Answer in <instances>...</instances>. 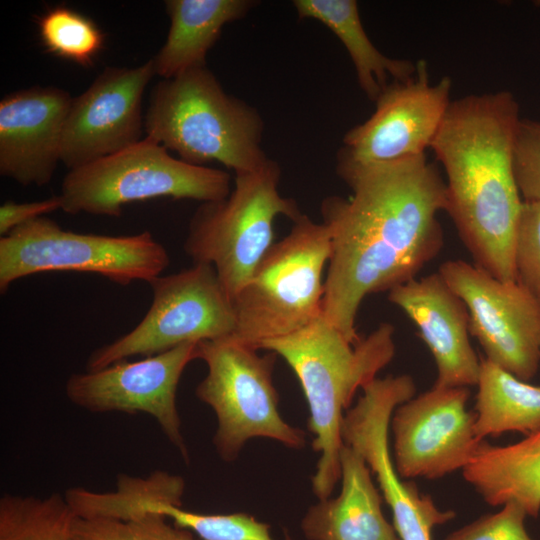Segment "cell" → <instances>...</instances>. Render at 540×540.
<instances>
[{
  "instance_id": "obj_1",
  "label": "cell",
  "mask_w": 540,
  "mask_h": 540,
  "mask_svg": "<svg viewBox=\"0 0 540 540\" xmlns=\"http://www.w3.org/2000/svg\"><path fill=\"white\" fill-rule=\"evenodd\" d=\"M336 172L352 194L321 203L331 235L322 314L355 343L363 299L416 278L439 254L446 184L425 154L370 165L337 160Z\"/></svg>"
},
{
  "instance_id": "obj_2",
  "label": "cell",
  "mask_w": 540,
  "mask_h": 540,
  "mask_svg": "<svg viewBox=\"0 0 540 540\" xmlns=\"http://www.w3.org/2000/svg\"><path fill=\"white\" fill-rule=\"evenodd\" d=\"M520 108L509 91L452 100L431 149L447 177L444 211L474 264L517 281L514 244L522 207L514 145Z\"/></svg>"
},
{
  "instance_id": "obj_3",
  "label": "cell",
  "mask_w": 540,
  "mask_h": 540,
  "mask_svg": "<svg viewBox=\"0 0 540 540\" xmlns=\"http://www.w3.org/2000/svg\"><path fill=\"white\" fill-rule=\"evenodd\" d=\"M259 349L279 355L303 390L320 454L311 479L318 500L332 496L340 480L341 424L356 392L373 381L395 354L394 327L380 324L366 337L350 342L321 313L298 331L261 343Z\"/></svg>"
},
{
  "instance_id": "obj_4",
  "label": "cell",
  "mask_w": 540,
  "mask_h": 540,
  "mask_svg": "<svg viewBox=\"0 0 540 540\" xmlns=\"http://www.w3.org/2000/svg\"><path fill=\"white\" fill-rule=\"evenodd\" d=\"M264 126L259 111L228 94L207 65L160 81L144 116L146 137L181 160L218 162L235 174L269 160L262 148Z\"/></svg>"
},
{
  "instance_id": "obj_5",
  "label": "cell",
  "mask_w": 540,
  "mask_h": 540,
  "mask_svg": "<svg viewBox=\"0 0 540 540\" xmlns=\"http://www.w3.org/2000/svg\"><path fill=\"white\" fill-rule=\"evenodd\" d=\"M331 254L327 226L302 214L275 242L233 300V340L258 350L322 313L323 272Z\"/></svg>"
},
{
  "instance_id": "obj_6",
  "label": "cell",
  "mask_w": 540,
  "mask_h": 540,
  "mask_svg": "<svg viewBox=\"0 0 540 540\" xmlns=\"http://www.w3.org/2000/svg\"><path fill=\"white\" fill-rule=\"evenodd\" d=\"M281 169L270 159L256 170L235 174L230 194L203 202L188 226L184 251L193 263L212 265L231 299L244 287L274 244V220H297V202L279 192Z\"/></svg>"
},
{
  "instance_id": "obj_7",
  "label": "cell",
  "mask_w": 540,
  "mask_h": 540,
  "mask_svg": "<svg viewBox=\"0 0 540 540\" xmlns=\"http://www.w3.org/2000/svg\"><path fill=\"white\" fill-rule=\"evenodd\" d=\"M232 187L230 173L175 158L145 137L118 153L69 170L58 196L61 210L68 214L117 217L131 202L161 197L217 201L227 197Z\"/></svg>"
},
{
  "instance_id": "obj_8",
  "label": "cell",
  "mask_w": 540,
  "mask_h": 540,
  "mask_svg": "<svg viewBox=\"0 0 540 540\" xmlns=\"http://www.w3.org/2000/svg\"><path fill=\"white\" fill-rule=\"evenodd\" d=\"M257 351L232 338L198 343V359L207 365V374L195 395L216 416L213 444L228 463L254 438L271 439L292 449L305 446V432L286 422L279 411L273 384L276 354Z\"/></svg>"
},
{
  "instance_id": "obj_9",
  "label": "cell",
  "mask_w": 540,
  "mask_h": 540,
  "mask_svg": "<svg viewBox=\"0 0 540 540\" xmlns=\"http://www.w3.org/2000/svg\"><path fill=\"white\" fill-rule=\"evenodd\" d=\"M169 262L166 248L150 231L121 236L77 233L42 216L1 236L0 292L18 279L55 271L95 273L122 286L150 283Z\"/></svg>"
},
{
  "instance_id": "obj_10",
  "label": "cell",
  "mask_w": 540,
  "mask_h": 540,
  "mask_svg": "<svg viewBox=\"0 0 540 540\" xmlns=\"http://www.w3.org/2000/svg\"><path fill=\"white\" fill-rule=\"evenodd\" d=\"M149 284L153 299L143 319L130 332L92 351L87 371L184 343L226 339L234 334L233 303L212 265L193 263Z\"/></svg>"
},
{
  "instance_id": "obj_11",
  "label": "cell",
  "mask_w": 540,
  "mask_h": 540,
  "mask_svg": "<svg viewBox=\"0 0 540 540\" xmlns=\"http://www.w3.org/2000/svg\"><path fill=\"white\" fill-rule=\"evenodd\" d=\"M438 273L464 302L485 358L521 380L533 378L540 365L538 296L463 260L442 263Z\"/></svg>"
},
{
  "instance_id": "obj_12",
  "label": "cell",
  "mask_w": 540,
  "mask_h": 540,
  "mask_svg": "<svg viewBox=\"0 0 540 540\" xmlns=\"http://www.w3.org/2000/svg\"><path fill=\"white\" fill-rule=\"evenodd\" d=\"M195 359L198 343H184L139 360H122L98 370L74 373L65 383V394L72 404L92 413L150 415L188 464L190 453L176 394L186 366Z\"/></svg>"
},
{
  "instance_id": "obj_13",
  "label": "cell",
  "mask_w": 540,
  "mask_h": 540,
  "mask_svg": "<svg viewBox=\"0 0 540 540\" xmlns=\"http://www.w3.org/2000/svg\"><path fill=\"white\" fill-rule=\"evenodd\" d=\"M451 79L431 84L425 60L414 76L392 81L375 101L374 113L343 137L337 160L370 165L424 155L451 104Z\"/></svg>"
},
{
  "instance_id": "obj_14",
  "label": "cell",
  "mask_w": 540,
  "mask_h": 540,
  "mask_svg": "<svg viewBox=\"0 0 540 540\" xmlns=\"http://www.w3.org/2000/svg\"><path fill=\"white\" fill-rule=\"evenodd\" d=\"M468 387H436L400 404L390 420L393 462L403 479H438L462 470L477 452Z\"/></svg>"
},
{
  "instance_id": "obj_15",
  "label": "cell",
  "mask_w": 540,
  "mask_h": 540,
  "mask_svg": "<svg viewBox=\"0 0 540 540\" xmlns=\"http://www.w3.org/2000/svg\"><path fill=\"white\" fill-rule=\"evenodd\" d=\"M154 75L152 59L136 67H106L82 94L73 98L61 147V162L69 170L142 140V99Z\"/></svg>"
},
{
  "instance_id": "obj_16",
  "label": "cell",
  "mask_w": 540,
  "mask_h": 540,
  "mask_svg": "<svg viewBox=\"0 0 540 540\" xmlns=\"http://www.w3.org/2000/svg\"><path fill=\"white\" fill-rule=\"evenodd\" d=\"M73 98L54 86H34L0 101V174L17 183L43 186L58 162Z\"/></svg>"
},
{
  "instance_id": "obj_17",
  "label": "cell",
  "mask_w": 540,
  "mask_h": 540,
  "mask_svg": "<svg viewBox=\"0 0 540 540\" xmlns=\"http://www.w3.org/2000/svg\"><path fill=\"white\" fill-rule=\"evenodd\" d=\"M388 300L417 326L437 368L436 387L477 385L480 358L470 342L464 302L436 272L388 291Z\"/></svg>"
},
{
  "instance_id": "obj_18",
  "label": "cell",
  "mask_w": 540,
  "mask_h": 540,
  "mask_svg": "<svg viewBox=\"0 0 540 540\" xmlns=\"http://www.w3.org/2000/svg\"><path fill=\"white\" fill-rule=\"evenodd\" d=\"M184 491V479L167 471L155 470L144 477L121 473L116 488L104 496L103 510L117 520L157 514L201 540H275L268 524L247 513L204 514L184 509Z\"/></svg>"
},
{
  "instance_id": "obj_19",
  "label": "cell",
  "mask_w": 540,
  "mask_h": 540,
  "mask_svg": "<svg viewBox=\"0 0 540 540\" xmlns=\"http://www.w3.org/2000/svg\"><path fill=\"white\" fill-rule=\"evenodd\" d=\"M341 490L318 500L301 520L308 540H400L382 512V495L364 458L343 444L340 452Z\"/></svg>"
},
{
  "instance_id": "obj_20",
  "label": "cell",
  "mask_w": 540,
  "mask_h": 540,
  "mask_svg": "<svg viewBox=\"0 0 540 540\" xmlns=\"http://www.w3.org/2000/svg\"><path fill=\"white\" fill-rule=\"evenodd\" d=\"M259 2L254 0H168L170 19L165 43L152 59L155 74L173 78L206 66L208 51L226 24L244 18Z\"/></svg>"
},
{
  "instance_id": "obj_21",
  "label": "cell",
  "mask_w": 540,
  "mask_h": 540,
  "mask_svg": "<svg viewBox=\"0 0 540 540\" xmlns=\"http://www.w3.org/2000/svg\"><path fill=\"white\" fill-rule=\"evenodd\" d=\"M465 480L491 506L513 500L527 515L540 513V430L521 441L495 446L482 441L462 469Z\"/></svg>"
},
{
  "instance_id": "obj_22",
  "label": "cell",
  "mask_w": 540,
  "mask_h": 540,
  "mask_svg": "<svg viewBox=\"0 0 540 540\" xmlns=\"http://www.w3.org/2000/svg\"><path fill=\"white\" fill-rule=\"evenodd\" d=\"M300 19H314L325 25L346 48L359 87L370 101H376L392 81H404L416 73L417 63L395 59L379 51L362 25L355 0H294Z\"/></svg>"
},
{
  "instance_id": "obj_23",
  "label": "cell",
  "mask_w": 540,
  "mask_h": 540,
  "mask_svg": "<svg viewBox=\"0 0 540 540\" xmlns=\"http://www.w3.org/2000/svg\"><path fill=\"white\" fill-rule=\"evenodd\" d=\"M474 432L486 436L540 430V386L519 379L486 358H480Z\"/></svg>"
},
{
  "instance_id": "obj_24",
  "label": "cell",
  "mask_w": 540,
  "mask_h": 540,
  "mask_svg": "<svg viewBox=\"0 0 540 540\" xmlns=\"http://www.w3.org/2000/svg\"><path fill=\"white\" fill-rule=\"evenodd\" d=\"M76 515L64 494L0 497V540H74Z\"/></svg>"
},
{
  "instance_id": "obj_25",
  "label": "cell",
  "mask_w": 540,
  "mask_h": 540,
  "mask_svg": "<svg viewBox=\"0 0 540 540\" xmlns=\"http://www.w3.org/2000/svg\"><path fill=\"white\" fill-rule=\"evenodd\" d=\"M42 45L51 54L83 67L93 65L105 35L87 16L65 6L46 11L38 20Z\"/></svg>"
},
{
  "instance_id": "obj_26",
  "label": "cell",
  "mask_w": 540,
  "mask_h": 540,
  "mask_svg": "<svg viewBox=\"0 0 540 540\" xmlns=\"http://www.w3.org/2000/svg\"><path fill=\"white\" fill-rule=\"evenodd\" d=\"M74 540H201L163 516L146 513L126 520L76 517Z\"/></svg>"
},
{
  "instance_id": "obj_27",
  "label": "cell",
  "mask_w": 540,
  "mask_h": 540,
  "mask_svg": "<svg viewBox=\"0 0 540 540\" xmlns=\"http://www.w3.org/2000/svg\"><path fill=\"white\" fill-rule=\"evenodd\" d=\"M517 282L540 294V200L523 201L514 244Z\"/></svg>"
},
{
  "instance_id": "obj_28",
  "label": "cell",
  "mask_w": 540,
  "mask_h": 540,
  "mask_svg": "<svg viewBox=\"0 0 540 540\" xmlns=\"http://www.w3.org/2000/svg\"><path fill=\"white\" fill-rule=\"evenodd\" d=\"M514 173L522 200H540V121L520 120L514 145Z\"/></svg>"
},
{
  "instance_id": "obj_29",
  "label": "cell",
  "mask_w": 540,
  "mask_h": 540,
  "mask_svg": "<svg viewBox=\"0 0 540 540\" xmlns=\"http://www.w3.org/2000/svg\"><path fill=\"white\" fill-rule=\"evenodd\" d=\"M502 506L499 512L480 517L444 540H533L524 526V508L513 500Z\"/></svg>"
},
{
  "instance_id": "obj_30",
  "label": "cell",
  "mask_w": 540,
  "mask_h": 540,
  "mask_svg": "<svg viewBox=\"0 0 540 540\" xmlns=\"http://www.w3.org/2000/svg\"><path fill=\"white\" fill-rule=\"evenodd\" d=\"M58 209H61L58 195L41 201L5 202L0 206V234L4 236L18 226Z\"/></svg>"
},
{
  "instance_id": "obj_31",
  "label": "cell",
  "mask_w": 540,
  "mask_h": 540,
  "mask_svg": "<svg viewBox=\"0 0 540 540\" xmlns=\"http://www.w3.org/2000/svg\"><path fill=\"white\" fill-rule=\"evenodd\" d=\"M539 301H540V294L538 295Z\"/></svg>"
}]
</instances>
